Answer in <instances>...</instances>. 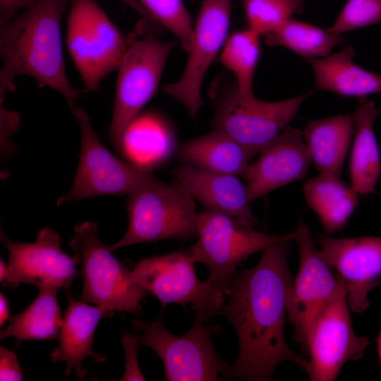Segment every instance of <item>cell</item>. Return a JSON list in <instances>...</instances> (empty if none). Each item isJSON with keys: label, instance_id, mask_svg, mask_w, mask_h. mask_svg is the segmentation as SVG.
Instances as JSON below:
<instances>
[{"label": "cell", "instance_id": "f546056e", "mask_svg": "<svg viewBox=\"0 0 381 381\" xmlns=\"http://www.w3.org/2000/svg\"><path fill=\"white\" fill-rule=\"evenodd\" d=\"M381 22V0H348L332 27L336 34L377 24Z\"/></svg>", "mask_w": 381, "mask_h": 381}, {"label": "cell", "instance_id": "ffe728a7", "mask_svg": "<svg viewBox=\"0 0 381 381\" xmlns=\"http://www.w3.org/2000/svg\"><path fill=\"white\" fill-rule=\"evenodd\" d=\"M380 113L374 101L363 97L352 116L354 136L349 176L351 186L358 195L372 193L380 174V155L373 131L374 121Z\"/></svg>", "mask_w": 381, "mask_h": 381}, {"label": "cell", "instance_id": "30bf717a", "mask_svg": "<svg viewBox=\"0 0 381 381\" xmlns=\"http://www.w3.org/2000/svg\"><path fill=\"white\" fill-rule=\"evenodd\" d=\"M310 94L265 102L242 95L234 85L217 95L210 124L237 141L252 159L289 126Z\"/></svg>", "mask_w": 381, "mask_h": 381}, {"label": "cell", "instance_id": "9a60e30c", "mask_svg": "<svg viewBox=\"0 0 381 381\" xmlns=\"http://www.w3.org/2000/svg\"><path fill=\"white\" fill-rule=\"evenodd\" d=\"M1 241L8 253L7 286L30 284L67 291L79 274L78 259L61 250L60 236L48 227L40 230L32 243L13 242L2 233Z\"/></svg>", "mask_w": 381, "mask_h": 381}, {"label": "cell", "instance_id": "ba28073f", "mask_svg": "<svg viewBox=\"0 0 381 381\" xmlns=\"http://www.w3.org/2000/svg\"><path fill=\"white\" fill-rule=\"evenodd\" d=\"M66 44L85 90L95 92L127 49L126 39L95 0H72Z\"/></svg>", "mask_w": 381, "mask_h": 381}, {"label": "cell", "instance_id": "836d02e7", "mask_svg": "<svg viewBox=\"0 0 381 381\" xmlns=\"http://www.w3.org/2000/svg\"><path fill=\"white\" fill-rule=\"evenodd\" d=\"M126 5L129 6L131 8L135 11L141 17L142 19L145 20L151 26L156 27L157 24L154 21L152 17L147 13V12L143 8L140 3L137 0H121Z\"/></svg>", "mask_w": 381, "mask_h": 381}, {"label": "cell", "instance_id": "1f68e13d", "mask_svg": "<svg viewBox=\"0 0 381 381\" xmlns=\"http://www.w3.org/2000/svg\"><path fill=\"white\" fill-rule=\"evenodd\" d=\"M23 377L14 351L0 346V380H23Z\"/></svg>", "mask_w": 381, "mask_h": 381}, {"label": "cell", "instance_id": "5b68a950", "mask_svg": "<svg viewBox=\"0 0 381 381\" xmlns=\"http://www.w3.org/2000/svg\"><path fill=\"white\" fill-rule=\"evenodd\" d=\"M196 243L188 252L194 262L210 269L207 280L228 294L237 265L248 256L277 243L294 241L296 228L284 235H268L236 219L205 210L197 213Z\"/></svg>", "mask_w": 381, "mask_h": 381}, {"label": "cell", "instance_id": "7402d4cb", "mask_svg": "<svg viewBox=\"0 0 381 381\" xmlns=\"http://www.w3.org/2000/svg\"><path fill=\"white\" fill-rule=\"evenodd\" d=\"M353 133V121L349 115L308 122L303 136L319 174L341 178Z\"/></svg>", "mask_w": 381, "mask_h": 381}, {"label": "cell", "instance_id": "d590c367", "mask_svg": "<svg viewBox=\"0 0 381 381\" xmlns=\"http://www.w3.org/2000/svg\"><path fill=\"white\" fill-rule=\"evenodd\" d=\"M8 274V267L5 265L2 259L0 260V280L3 282L6 280Z\"/></svg>", "mask_w": 381, "mask_h": 381}, {"label": "cell", "instance_id": "4fadbf2b", "mask_svg": "<svg viewBox=\"0 0 381 381\" xmlns=\"http://www.w3.org/2000/svg\"><path fill=\"white\" fill-rule=\"evenodd\" d=\"M231 8V0L202 1L184 71L178 81L163 86L164 93L182 104L193 119L203 104L205 75L228 37Z\"/></svg>", "mask_w": 381, "mask_h": 381}, {"label": "cell", "instance_id": "ac0fdd59", "mask_svg": "<svg viewBox=\"0 0 381 381\" xmlns=\"http://www.w3.org/2000/svg\"><path fill=\"white\" fill-rule=\"evenodd\" d=\"M171 174L206 210L226 214L248 226L258 225L251 210L246 185L238 176L207 170L186 162H180Z\"/></svg>", "mask_w": 381, "mask_h": 381}, {"label": "cell", "instance_id": "8d00e7d4", "mask_svg": "<svg viewBox=\"0 0 381 381\" xmlns=\"http://www.w3.org/2000/svg\"><path fill=\"white\" fill-rule=\"evenodd\" d=\"M377 344L378 358H379L380 362L381 363V329H380V333H379V335H378V337H377Z\"/></svg>", "mask_w": 381, "mask_h": 381}, {"label": "cell", "instance_id": "603a6c76", "mask_svg": "<svg viewBox=\"0 0 381 381\" xmlns=\"http://www.w3.org/2000/svg\"><path fill=\"white\" fill-rule=\"evenodd\" d=\"M180 162L244 178L251 159L246 149L226 133L213 128L183 143L178 150Z\"/></svg>", "mask_w": 381, "mask_h": 381}, {"label": "cell", "instance_id": "277c9868", "mask_svg": "<svg viewBox=\"0 0 381 381\" xmlns=\"http://www.w3.org/2000/svg\"><path fill=\"white\" fill-rule=\"evenodd\" d=\"M128 224L123 236L109 248L136 243L197 237L195 200L175 179L166 183L156 177L128 195Z\"/></svg>", "mask_w": 381, "mask_h": 381}, {"label": "cell", "instance_id": "d4e9b609", "mask_svg": "<svg viewBox=\"0 0 381 381\" xmlns=\"http://www.w3.org/2000/svg\"><path fill=\"white\" fill-rule=\"evenodd\" d=\"M54 286L39 289L35 299L23 312L9 318V325L0 332V339L13 337L18 341L56 338L62 325Z\"/></svg>", "mask_w": 381, "mask_h": 381}, {"label": "cell", "instance_id": "e0dca14e", "mask_svg": "<svg viewBox=\"0 0 381 381\" xmlns=\"http://www.w3.org/2000/svg\"><path fill=\"white\" fill-rule=\"evenodd\" d=\"M311 158L302 132L287 126L250 163L244 179L250 202L268 193L302 179Z\"/></svg>", "mask_w": 381, "mask_h": 381}, {"label": "cell", "instance_id": "44dd1931", "mask_svg": "<svg viewBox=\"0 0 381 381\" xmlns=\"http://www.w3.org/2000/svg\"><path fill=\"white\" fill-rule=\"evenodd\" d=\"M351 47L324 57L308 59L317 90L358 98L381 92V75L368 71L353 61Z\"/></svg>", "mask_w": 381, "mask_h": 381}, {"label": "cell", "instance_id": "7a4b0ae2", "mask_svg": "<svg viewBox=\"0 0 381 381\" xmlns=\"http://www.w3.org/2000/svg\"><path fill=\"white\" fill-rule=\"evenodd\" d=\"M72 0H36L0 28V102L13 92L20 75L34 78L63 96L73 109L80 91L68 79L63 56L61 19Z\"/></svg>", "mask_w": 381, "mask_h": 381}, {"label": "cell", "instance_id": "52a82bcc", "mask_svg": "<svg viewBox=\"0 0 381 381\" xmlns=\"http://www.w3.org/2000/svg\"><path fill=\"white\" fill-rule=\"evenodd\" d=\"M162 316L150 322L133 320V335L162 359L167 380L213 381L228 369L229 364L216 353L211 340L220 325H209L195 318L190 329L177 337L166 329Z\"/></svg>", "mask_w": 381, "mask_h": 381}, {"label": "cell", "instance_id": "d6a6232c", "mask_svg": "<svg viewBox=\"0 0 381 381\" xmlns=\"http://www.w3.org/2000/svg\"><path fill=\"white\" fill-rule=\"evenodd\" d=\"M36 0H0V28L32 6Z\"/></svg>", "mask_w": 381, "mask_h": 381}, {"label": "cell", "instance_id": "3957f363", "mask_svg": "<svg viewBox=\"0 0 381 381\" xmlns=\"http://www.w3.org/2000/svg\"><path fill=\"white\" fill-rule=\"evenodd\" d=\"M152 30L143 19L138 22L126 37V52L117 69L109 137L120 154L126 130L155 94L168 56L175 47L174 40H160L152 35Z\"/></svg>", "mask_w": 381, "mask_h": 381}, {"label": "cell", "instance_id": "7c38bea8", "mask_svg": "<svg viewBox=\"0 0 381 381\" xmlns=\"http://www.w3.org/2000/svg\"><path fill=\"white\" fill-rule=\"evenodd\" d=\"M299 267L289 288L287 320L294 339L306 352L309 329L318 315L331 302L346 294L344 283L320 255L303 222L296 227Z\"/></svg>", "mask_w": 381, "mask_h": 381}, {"label": "cell", "instance_id": "8992f818", "mask_svg": "<svg viewBox=\"0 0 381 381\" xmlns=\"http://www.w3.org/2000/svg\"><path fill=\"white\" fill-rule=\"evenodd\" d=\"M69 246L80 261L83 289L80 301L112 312L138 314L147 291L100 241L95 222L78 223Z\"/></svg>", "mask_w": 381, "mask_h": 381}, {"label": "cell", "instance_id": "74e56055", "mask_svg": "<svg viewBox=\"0 0 381 381\" xmlns=\"http://www.w3.org/2000/svg\"><path fill=\"white\" fill-rule=\"evenodd\" d=\"M192 1H193V0H192Z\"/></svg>", "mask_w": 381, "mask_h": 381}, {"label": "cell", "instance_id": "d6986e66", "mask_svg": "<svg viewBox=\"0 0 381 381\" xmlns=\"http://www.w3.org/2000/svg\"><path fill=\"white\" fill-rule=\"evenodd\" d=\"M68 303L62 318V325L56 339L59 347L51 353L52 362L66 361L64 375L74 370L80 378L86 377L83 360L91 356L97 362L106 358L92 350L95 332L99 321L110 317L113 312L100 306H92L87 303L74 300L68 294Z\"/></svg>", "mask_w": 381, "mask_h": 381}, {"label": "cell", "instance_id": "8fae6325", "mask_svg": "<svg viewBox=\"0 0 381 381\" xmlns=\"http://www.w3.org/2000/svg\"><path fill=\"white\" fill-rule=\"evenodd\" d=\"M188 250H176L139 262L132 271L135 282L166 305L190 304L203 322L219 315L225 303L224 291L205 280L200 281Z\"/></svg>", "mask_w": 381, "mask_h": 381}, {"label": "cell", "instance_id": "cb8c5ba5", "mask_svg": "<svg viewBox=\"0 0 381 381\" xmlns=\"http://www.w3.org/2000/svg\"><path fill=\"white\" fill-rule=\"evenodd\" d=\"M306 203L327 234L341 230L356 209L358 193L341 178L319 174L303 185Z\"/></svg>", "mask_w": 381, "mask_h": 381}, {"label": "cell", "instance_id": "5bb4252c", "mask_svg": "<svg viewBox=\"0 0 381 381\" xmlns=\"http://www.w3.org/2000/svg\"><path fill=\"white\" fill-rule=\"evenodd\" d=\"M346 294L331 302L313 321L308 333L307 373L312 381H334L349 361L363 355L368 340L355 334Z\"/></svg>", "mask_w": 381, "mask_h": 381}, {"label": "cell", "instance_id": "e575fe53", "mask_svg": "<svg viewBox=\"0 0 381 381\" xmlns=\"http://www.w3.org/2000/svg\"><path fill=\"white\" fill-rule=\"evenodd\" d=\"M9 307L6 298L3 295L0 294V326L4 324V322L9 319Z\"/></svg>", "mask_w": 381, "mask_h": 381}, {"label": "cell", "instance_id": "4316f807", "mask_svg": "<svg viewBox=\"0 0 381 381\" xmlns=\"http://www.w3.org/2000/svg\"><path fill=\"white\" fill-rule=\"evenodd\" d=\"M260 35L247 28L230 35L221 50L219 60L235 76L238 91L254 95L253 83L260 55Z\"/></svg>", "mask_w": 381, "mask_h": 381}, {"label": "cell", "instance_id": "9c48e42d", "mask_svg": "<svg viewBox=\"0 0 381 381\" xmlns=\"http://www.w3.org/2000/svg\"><path fill=\"white\" fill-rule=\"evenodd\" d=\"M80 131L81 152L72 187L57 205L109 195H130L155 178L148 166L123 161L110 152L95 132L87 113L71 109Z\"/></svg>", "mask_w": 381, "mask_h": 381}, {"label": "cell", "instance_id": "4dcf8cb0", "mask_svg": "<svg viewBox=\"0 0 381 381\" xmlns=\"http://www.w3.org/2000/svg\"><path fill=\"white\" fill-rule=\"evenodd\" d=\"M125 354L126 368L121 380H145L138 364L139 342L133 334H126L121 339Z\"/></svg>", "mask_w": 381, "mask_h": 381}, {"label": "cell", "instance_id": "2e32d148", "mask_svg": "<svg viewBox=\"0 0 381 381\" xmlns=\"http://www.w3.org/2000/svg\"><path fill=\"white\" fill-rule=\"evenodd\" d=\"M319 253L344 283L351 311L368 306V292L381 283V237L334 238L320 235Z\"/></svg>", "mask_w": 381, "mask_h": 381}, {"label": "cell", "instance_id": "484cf974", "mask_svg": "<svg viewBox=\"0 0 381 381\" xmlns=\"http://www.w3.org/2000/svg\"><path fill=\"white\" fill-rule=\"evenodd\" d=\"M264 37L268 46L284 47L308 60L327 56L345 42L341 35L292 18Z\"/></svg>", "mask_w": 381, "mask_h": 381}, {"label": "cell", "instance_id": "6da1fadb", "mask_svg": "<svg viewBox=\"0 0 381 381\" xmlns=\"http://www.w3.org/2000/svg\"><path fill=\"white\" fill-rule=\"evenodd\" d=\"M289 252L288 242L272 245L262 250L254 267L237 272L230 279L229 299L219 315L234 327L239 353L220 378L270 380L276 366L286 361L307 372L308 360L289 347L284 334L294 279L288 267Z\"/></svg>", "mask_w": 381, "mask_h": 381}, {"label": "cell", "instance_id": "f1b7e54d", "mask_svg": "<svg viewBox=\"0 0 381 381\" xmlns=\"http://www.w3.org/2000/svg\"><path fill=\"white\" fill-rule=\"evenodd\" d=\"M159 25H162L179 41L188 52L193 41L190 16L183 0H137Z\"/></svg>", "mask_w": 381, "mask_h": 381}, {"label": "cell", "instance_id": "83f0119b", "mask_svg": "<svg viewBox=\"0 0 381 381\" xmlns=\"http://www.w3.org/2000/svg\"><path fill=\"white\" fill-rule=\"evenodd\" d=\"M306 0H243L248 28L264 36L300 13Z\"/></svg>", "mask_w": 381, "mask_h": 381}]
</instances>
